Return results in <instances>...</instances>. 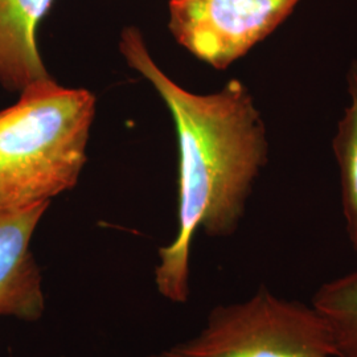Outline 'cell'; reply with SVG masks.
Listing matches in <instances>:
<instances>
[{
	"label": "cell",
	"mask_w": 357,
	"mask_h": 357,
	"mask_svg": "<svg viewBox=\"0 0 357 357\" xmlns=\"http://www.w3.org/2000/svg\"><path fill=\"white\" fill-rule=\"evenodd\" d=\"M121 51L160 93L178 128V231L159 252L155 282L165 298L185 303L193 234L199 228L215 237L237 229L255 180L268 162L266 128L241 81L231 79L206 96L183 89L153 63L135 28L123 31Z\"/></svg>",
	"instance_id": "6da1fadb"
},
{
	"label": "cell",
	"mask_w": 357,
	"mask_h": 357,
	"mask_svg": "<svg viewBox=\"0 0 357 357\" xmlns=\"http://www.w3.org/2000/svg\"><path fill=\"white\" fill-rule=\"evenodd\" d=\"M0 110V211L50 204L70 190L85 163L94 116L93 94L51 78L20 91Z\"/></svg>",
	"instance_id": "7a4b0ae2"
},
{
	"label": "cell",
	"mask_w": 357,
	"mask_h": 357,
	"mask_svg": "<svg viewBox=\"0 0 357 357\" xmlns=\"http://www.w3.org/2000/svg\"><path fill=\"white\" fill-rule=\"evenodd\" d=\"M153 357H339L317 310L261 286L249 299L217 306L190 340Z\"/></svg>",
	"instance_id": "3957f363"
},
{
	"label": "cell",
	"mask_w": 357,
	"mask_h": 357,
	"mask_svg": "<svg viewBox=\"0 0 357 357\" xmlns=\"http://www.w3.org/2000/svg\"><path fill=\"white\" fill-rule=\"evenodd\" d=\"M301 0H171L169 28L206 64L225 69L268 38Z\"/></svg>",
	"instance_id": "277c9868"
},
{
	"label": "cell",
	"mask_w": 357,
	"mask_h": 357,
	"mask_svg": "<svg viewBox=\"0 0 357 357\" xmlns=\"http://www.w3.org/2000/svg\"><path fill=\"white\" fill-rule=\"evenodd\" d=\"M48 205L0 211V317L35 321L45 299L31 241Z\"/></svg>",
	"instance_id": "5b68a950"
},
{
	"label": "cell",
	"mask_w": 357,
	"mask_h": 357,
	"mask_svg": "<svg viewBox=\"0 0 357 357\" xmlns=\"http://www.w3.org/2000/svg\"><path fill=\"white\" fill-rule=\"evenodd\" d=\"M53 0H0V85L23 91L50 78L38 53V26Z\"/></svg>",
	"instance_id": "8992f818"
},
{
	"label": "cell",
	"mask_w": 357,
	"mask_h": 357,
	"mask_svg": "<svg viewBox=\"0 0 357 357\" xmlns=\"http://www.w3.org/2000/svg\"><path fill=\"white\" fill-rule=\"evenodd\" d=\"M349 102L340 118L332 141L340 174L345 229L357 255V60L347 70Z\"/></svg>",
	"instance_id": "52a82bcc"
},
{
	"label": "cell",
	"mask_w": 357,
	"mask_h": 357,
	"mask_svg": "<svg viewBox=\"0 0 357 357\" xmlns=\"http://www.w3.org/2000/svg\"><path fill=\"white\" fill-rule=\"evenodd\" d=\"M311 306L327 324L339 357H357V271L323 283Z\"/></svg>",
	"instance_id": "ba28073f"
}]
</instances>
